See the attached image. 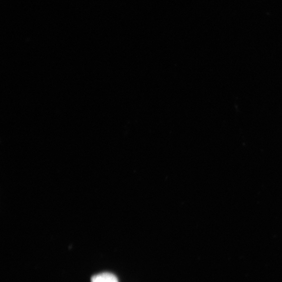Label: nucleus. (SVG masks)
I'll return each mask as SVG.
<instances>
[{"label": "nucleus", "instance_id": "f257e3e1", "mask_svg": "<svg viewBox=\"0 0 282 282\" xmlns=\"http://www.w3.org/2000/svg\"><path fill=\"white\" fill-rule=\"evenodd\" d=\"M92 282H119L114 274L110 273H102L92 278Z\"/></svg>", "mask_w": 282, "mask_h": 282}]
</instances>
